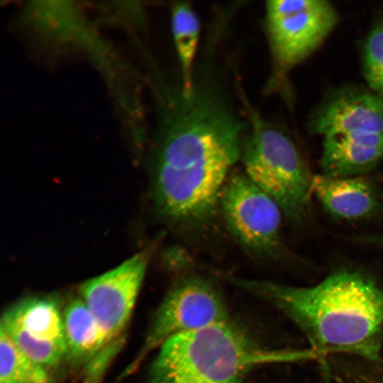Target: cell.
<instances>
[{"label": "cell", "mask_w": 383, "mask_h": 383, "mask_svg": "<svg viewBox=\"0 0 383 383\" xmlns=\"http://www.w3.org/2000/svg\"><path fill=\"white\" fill-rule=\"evenodd\" d=\"M338 22L335 7L326 0L267 1L265 25L274 79H282L311 55Z\"/></svg>", "instance_id": "obj_6"}, {"label": "cell", "mask_w": 383, "mask_h": 383, "mask_svg": "<svg viewBox=\"0 0 383 383\" xmlns=\"http://www.w3.org/2000/svg\"><path fill=\"white\" fill-rule=\"evenodd\" d=\"M240 159L244 173L272 199L289 221L307 215L312 179L297 148L282 131L250 112Z\"/></svg>", "instance_id": "obj_4"}, {"label": "cell", "mask_w": 383, "mask_h": 383, "mask_svg": "<svg viewBox=\"0 0 383 383\" xmlns=\"http://www.w3.org/2000/svg\"><path fill=\"white\" fill-rule=\"evenodd\" d=\"M376 383H383V379H380L379 381H378Z\"/></svg>", "instance_id": "obj_18"}, {"label": "cell", "mask_w": 383, "mask_h": 383, "mask_svg": "<svg viewBox=\"0 0 383 383\" xmlns=\"http://www.w3.org/2000/svg\"><path fill=\"white\" fill-rule=\"evenodd\" d=\"M0 383H57L55 374L35 362L0 330Z\"/></svg>", "instance_id": "obj_16"}, {"label": "cell", "mask_w": 383, "mask_h": 383, "mask_svg": "<svg viewBox=\"0 0 383 383\" xmlns=\"http://www.w3.org/2000/svg\"><path fill=\"white\" fill-rule=\"evenodd\" d=\"M312 193L333 216L344 219L369 217L378 209V195L369 181L357 177H313Z\"/></svg>", "instance_id": "obj_14"}, {"label": "cell", "mask_w": 383, "mask_h": 383, "mask_svg": "<svg viewBox=\"0 0 383 383\" xmlns=\"http://www.w3.org/2000/svg\"><path fill=\"white\" fill-rule=\"evenodd\" d=\"M323 139V174L333 177H357L383 159V133H336Z\"/></svg>", "instance_id": "obj_13"}, {"label": "cell", "mask_w": 383, "mask_h": 383, "mask_svg": "<svg viewBox=\"0 0 383 383\" xmlns=\"http://www.w3.org/2000/svg\"><path fill=\"white\" fill-rule=\"evenodd\" d=\"M28 35L36 46L49 52L87 55L103 74L116 100L130 92L121 77L138 78L113 46L96 33L75 1L42 2L30 17Z\"/></svg>", "instance_id": "obj_5"}, {"label": "cell", "mask_w": 383, "mask_h": 383, "mask_svg": "<svg viewBox=\"0 0 383 383\" xmlns=\"http://www.w3.org/2000/svg\"><path fill=\"white\" fill-rule=\"evenodd\" d=\"M200 28L199 18L188 3L172 5L171 30L179 64L180 81L185 90L190 89L194 82Z\"/></svg>", "instance_id": "obj_15"}, {"label": "cell", "mask_w": 383, "mask_h": 383, "mask_svg": "<svg viewBox=\"0 0 383 383\" xmlns=\"http://www.w3.org/2000/svg\"><path fill=\"white\" fill-rule=\"evenodd\" d=\"M66 356L65 367L83 383H102L118 350L111 348L87 306L79 296L63 309Z\"/></svg>", "instance_id": "obj_12"}, {"label": "cell", "mask_w": 383, "mask_h": 383, "mask_svg": "<svg viewBox=\"0 0 383 383\" xmlns=\"http://www.w3.org/2000/svg\"><path fill=\"white\" fill-rule=\"evenodd\" d=\"M63 309V301L55 294L24 297L2 313L0 330L29 357L54 374L65 367Z\"/></svg>", "instance_id": "obj_9"}, {"label": "cell", "mask_w": 383, "mask_h": 383, "mask_svg": "<svg viewBox=\"0 0 383 383\" xmlns=\"http://www.w3.org/2000/svg\"><path fill=\"white\" fill-rule=\"evenodd\" d=\"M150 252L143 250L135 254L116 267L79 286L83 299L109 345L119 351L125 340L140 292Z\"/></svg>", "instance_id": "obj_10"}, {"label": "cell", "mask_w": 383, "mask_h": 383, "mask_svg": "<svg viewBox=\"0 0 383 383\" xmlns=\"http://www.w3.org/2000/svg\"><path fill=\"white\" fill-rule=\"evenodd\" d=\"M362 59L369 89L383 97V18L373 25L366 37Z\"/></svg>", "instance_id": "obj_17"}, {"label": "cell", "mask_w": 383, "mask_h": 383, "mask_svg": "<svg viewBox=\"0 0 383 383\" xmlns=\"http://www.w3.org/2000/svg\"><path fill=\"white\" fill-rule=\"evenodd\" d=\"M313 134L383 133V97L371 89L344 85L327 94L308 120Z\"/></svg>", "instance_id": "obj_11"}, {"label": "cell", "mask_w": 383, "mask_h": 383, "mask_svg": "<svg viewBox=\"0 0 383 383\" xmlns=\"http://www.w3.org/2000/svg\"><path fill=\"white\" fill-rule=\"evenodd\" d=\"M229 321L226 304L209 279L199 275L179 279L155 311L140 350L123 376L170 338Z\"/></svg>", "instance_id": "obj_7"}, {"label": "cell", "mask_w": 383, "mask_h": 383, "mask_svg": "<svg viewBox=\"0 0 383 383\" xmlns=\"http://www.w3.org/2000/svg\"><path fill=\"white\" fill-rule=\"evenodd\" d=\"M219 213L237 243L254 257L273 260L282 252V212L244 173L232 171L221 193Z\"/></svg>", "instance_id": "obj_8"}, {"label": "cell", "mask_w": 383, "mask_h": 383, "mask_svg": "<svg viewBox=\"0 0 383 383\" xmlns=\"http://www.w3.org/2000/svg\"><path fill=\"white\" fill-rule=\"evenodd\" d=\"M245 133L238 119L200 103L176 106L157 119L152 194L163 221L187 233L211 226Z\"/></svg>", "instance_id": "obj_1"}, {"label": "cell", "mask_w": 383, "mask_h": 383, "mask_svg": "<svg viewBox=\"0 0 383 383\" xmlns=\"http://www.w3.org/2000/svg\"><path fill=\"white\" fill-rule=\"evenodd\" d=\"M305 350H270L227 321L174 336L158 349L148 383H245L255 367L313 359Z\"/></svg>", "instance_id": "obj_3"}, {"label": "cell", "mask_w": 383, "mask_h": 383, "mask_svg": "<svg viewBox=\"0 0 383 383\" xmlns=\"http://www.w3.org/2000/svg\"><path fill=\"white\" fill-rule=\"evenodd\" d=\"M231 281L284 312L321 357L339 353L379 357L383 345V289L363 274L340 271L306 287L241 277Z\"/></svg>", "instance_id": "obj_2"}]
</instances>
